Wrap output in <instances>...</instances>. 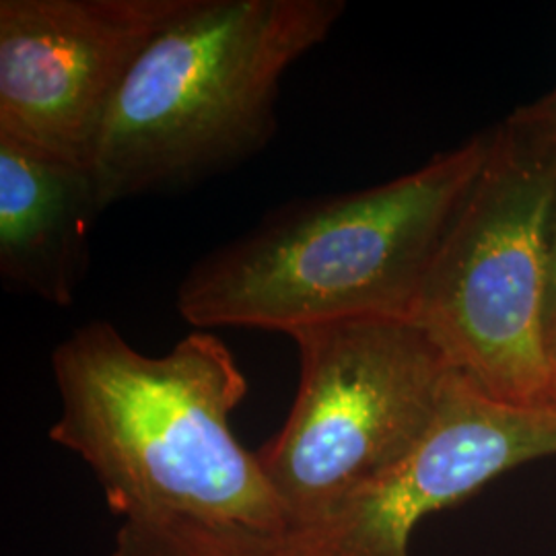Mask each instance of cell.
Segmentation results:
<instances>
[{
  "label": "cell",
  "instance_id": "6da1fadb",
  "mask_svg": "<svg viewBox=\"0 0 556 556\" xmlns=\"http://www.w3.org/2000/svg\"><path fill=\"white\" fill-rule=\"evenodd\" d=\"M60 415L50 439L93 470L124 521L184 517L278 538L287 517L231 431L248 379L206 330L160 357L137 351L112 321H87L52 355Z\"/></svg>",
  "mask_w": 556,
  "mask_h": 556
},
{
  "label": "cell",
  "instance_id": "7a4b0ae2",
  "mask_svg": "<svg viewBox=\"0 0 556 556\" xmlns=\"http://www.w3.org/2000/svg\"><path fill=\"white\" fill-rule=\"evenodd\" d=\"M491 135L374 188L301 199L202 258L176 293L190 326L293 334L357 318L413 319Z\"/></svg>",
  "mask_w": 556,
  "mask_h": 556
},
{
  "label": "cell",
  "instance_id": "3957f363",
  "mask_svg": "<svg viewBox=\"0 0 556 556\" xmlns=\"http://www.w3.org/2000/svg\"><path fill=\"white\" fill-rule=\"evenodd\" d=\"M342 0H186L140 52L87 169L101 208L176 192L258 155L285 73L330 36Z\"/></svg>",
  "mask_w": 556,
  "mask_h": 556
},
{
  "label": "cell",
  "instance_id": "277c9868",
  "mask_svg": "<svg viewBox=\"0 0 556 556\" xmlns=\"http://www.w3.org/2000/svg\"><path fill=\"white\" fill-rule=\"evenodd\" d=\"M556 140L514 118L441 241L413 319L452 367L501 402L556 408L546 330Z\"/></svg>",
  "mask_w": 556,
  "mask_h": 556
},
{
  "label": "cell",
  "instance_id": "5b68a950",
  "mask_svg": "<svg viewBox=\"0 0 556 556\" xmlns=\"http://www.w3.org/2000/svg\"><path fill=\"white\" fill-rule=\"evenodd\" d=\"M291 338L301 363L298 396L258 452L287 530L404 456L431 425L454 374L415 319H342Z\"/></svg>",
  "mask_w": 556,
  "mask_h": 556
},
{
  "label": "cell",
  "instance_id": "8992f818",
  "mask_svg": "<svg viewBox=\"0 0 556 556\" xmlns=\"http://www.w3.org/2000/svg\"><path fill=\"white\" fill-rule=\"evenodd\" d=\"M556 456V408L501 402L454 369L417 443L275 542L278 556H408L418 523L491 480Z\"/></svg>",
  "mask_w": 556,
  "mask_h": 556
},
{
  "label": "cell",
  "instance_id": "52a82bcc",
  "mask_svg": "<svg viewBox=\"0 0 556 556\" xmlns=\"http://www.w3.org/2000/svg\"><path fill=\"white\" fill-rule=\"evenodd\" d=\"M186 0H2L0 135L89 165L130 68Z\"/></svg>",
  "mask_w": 556,
  "mask_h": 556
},
{
  "label": "cell",
  "instance_id": "ba28073f",
  "mask_svg": "<svg viewBox=\"0 0 556 556\" xmlns=\"http://www.w3.org/2000/svg\"><path fill=\"white\" fill-rule=\"evenodd\" d=\"M101 213L85 165L0 135V277L7 287L73 305Z\"/></svg>",
  "mask_w": 556,
  "mask_h": 556
},
{
  "label": "cell",
  "instance_id": "9c48e42d",
  "mask_svg": "<svg viewBox=\"0 0 556 556\" xmlns=\"http://www.w3.org/2000/svg\"><path fill=\"white\" fill-rule=\"evenodd\" d=\"M110 556H278L273 538L184 517L122 521Z\"/></svg>",
  "mask_w": 556,
  "mask_h": 556
},
{
  "label": "cell",
  "instance_id": "30bf717a",
  "mask_svg": "<svg viewBox=\"0 0 556 556\" xmlns=\"http://www.w3.org/2000/svg\"><path fill=\"white\" fill-rule=\"evenodd\" d=\"M511 118L542 137L556 140V89L536 103L517 110Z\"/></svg>",
  "mask_w": 556,
  "mask_h": 556
},
{
  "label": "cell",
  "instance_id": "8fae6325",
  "mask_svg": "<svg viewBox=\"0 0 556 556\" xmlns=\"http://www.w3.org/2000/svg\"><path fill=\"white\" fill-rule=\"evenodd\" d=\"M548 346L553 361L556 357V200L551 220V285H548V314H546Z\"/></svg>",
  "mask_w": 556,
  "mask_h": 556
},
{
  "label": "cell",
  "instance_id": "7c38bea8",
  "mask_svg": "<svg viewBox=\"0 0 556 556\" xmlns=\"http://www.w3.org/2000/svg\"><path fill=\"white\" fill-rule=\"evenodd\" d=\"M555 367H556V357H555Z\"/></svg>",
  "mask_w": 556,
  "mask_h": 556
}]
</instances>
